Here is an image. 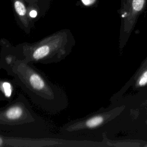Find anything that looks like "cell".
<instances>
[{
  "instance_id": "6da1fadb",
  "label": "cell",
  "mask_w": 147,
  "mask_h": 147,
  "mask_svg": "<svg viewBox=\"0 0 147 147\" xmlns=\"http://www.w3.org/2000/svg\"><path fill=\"white\" fill-rule=\"evenodd\" d=\"M0 44V68L13 78L14 83L34 105L51 114H56L67 107L68 98L62 88L50 82L31 63L18 57L8 41L2 39Z\"/></svg>"
},
{
  "instance_id": "7a4b0ae2",
  "label": "cell",
  "mask_w": 147,
  "mask_h": 147,
  "mask_svg": "<svg viewBox=\"0 0 147 147\" xmlns=\"http://www.w3.org/2000/svg\"><path fill=\"white\" fill-rule=\"evenodd\" d=\"M48 122L36 114L22 94L0 108V134L34 138H52ZM32 138V137H31Z\"/></svg>"
},
{
  "instance_id": "3957f363",
  "label": "cell",
  "mask_w": 147,
  "mask_h": 147,
  "mask_svg": "<svg viewBox=\"0 0 147 147\" xmlns=\"http://www.w3.org/2000/svg\"><path fill=\"white\" fill-rule=\"evenodd\" d=\"M75 42L72 34L59 32L33 43L23 42L13 46V49L18 57L26 62L48 64L64 60Z\"/></svg>"
},
{
  "instance_id": "277c9868",
  "label": "cell",
  "mask_w": 147,
  "mask_h": 147,
  "mask_svg": "<svg viewBox=\"0 0 147 147\" xmlns=\"http://www.w3.org/2000/svg\"><path fill=\"white\" fill-rule=\"evenodd\" d=\"M124 108L123 105L118 106L112 109L99 110L83 118L71 121L62 126L60 129L61 133L71 137L83 131L96 129L119 115Z\"/></svg>"
},
{
  "instance_id": "5b68a950",
  "label": "cell",
  "mask_w": 147,
  "mask_h": 147,
  "mask_svg": "<svg viewBox=\"0 0 147 147\" xmlns=\"http://www.w3.org/2000/svg\"><path fill=\"white\" fill-rule=\"evenodd\" d=\"M147 97V57L124 86L111 99L112 104L122 101H134ZM145 97V98H146Z\"/></svg>"
},
{
  "instance_id": "8992f818",
  "label": "cell",
  "mask_w": 147,
  "mask_h": 147,
  "mask_svg": "<svg viewBox=\"0 0 147 147\" xmlns=\"http://www.w3.org/2000/svg\"><path fill=\"white\" fill-rule=\"evenodd\" d=\"M36 138H30V137H16L13 136L8 137L5 135L0 134V146H29L28 143L30 142H41L47 143L51 146H60L61 141L59 138H44L36 141L31 140Z\"/></svg>"
},
{
  "instance_id": "52a82bcc",
  "label": "cell",
  "mask_w": 147,
  "mask_h": 147,
  "mask_svg": "<svg viewBox=\"0 0 147 147\" xmlns=\"http://www.w3.org/2000/svg\"><path fill=\"white\" fill-rule=\"evenodd\" d=\"M0 90L4 97L10 99L12 97L13 86L8 81H1L0 82Z\"/></svg>"
},
{
  "instance_id": "ba28073f",
  "label": "cell",
  "mask_w": 147,
  "mask_h": 147,
  "mask_svg": "<svg viewBox=\"0 0 147 147\" xmlns=\"http://www.w3.org/2000/svg\"><path fill=\"white\" fill-rule=\"evenodd\" d=\"M120 142H115L114 144L111 143L109 144L108 146H144L143 142H140L139 141H130V140H124L119 141Z\"/></svg>"
},
{
  "instance_id": "9c48e42d",
  "label": "cell",
  "mask_w": 147,
  "mask_h": 147,
  "mask_svg": "<svg viewBox=\"0 0 147 147\" xmlns=\"http://www.w3.org/2000/svg\"><path fill=\"white\" fill-rule=\"evenodd\" d=\"M14 8L17 13L20 16H24L26 14V9L24 5L19 1L14 3Z\"/></svg>"
},
{
  "instance_id": "30bf717a",
  "label": "cell",
  "mask_w": 147,
  "mask_h": 147,
  "mask_svg": "<svg viewBox=\"0 0 147 147\" xmlns=\"http://www.w3.org/2000/svg\"><path fill=\"white\" fill-rule=\"evenodd\" d=\"M145 0H133L132 6L134 11L138 12L142 10Z\"/></svg>"
},
{
  "instance_id": "8fae6325",
  "label": "cell",
  "mask_w": 147,
  "mask_h": 147,
  "mask_svg": "<svg viewBox=\"0 0 147 147\" xmlns=\"http://www.w3.org/2000/svg\"><path fill=\"white\" fill-rule=\"evenodd\" d=\"M82 1L85 5H90L93 3L95 0H82Z\"/></svg>"
},
{
  "instance_id": "7c38bea8",
  "label": "cell",
  "mask_w": 147,
  "mask_h": 147,
  "mask_svg": "<svg viewBox=\"0 0 147 147\" xmlns=\"http://www.w3.org/2000/svg\"><path fill=\"white\" fill-rule=\"evenodd\" d=\"M141 106L144 107L146 110H147V97L142 100V102L141 105Z\"/></svg>"
},
{
  "instance_id": "4fadbf2b",
  "label": "cell",
  "mask_w": 147,
  "mask_h": 147,
  "mask_svg": "<svg viewBox=\"0 0 147 147\" xmlns=\"http://www.w3.org/2000/svg\"><path fill=\"white\" fill-rule=\"evenodd\" d=\"M37 13L36 10H32L29 13V16L32 18H35L37 16Z\"/></svg>"
},
{
  "instance_id": "5bb4252c",
  "label": "cell",
  "mask_w": 147,
  "mask_h": 147,
  "mask_svg": "<svg viewBox=\"0 0 147 147\" xmlns=\"http://www.w3.org/2000/svg\"><path fill=\"white\" fill-rule=\"evenodd\" d=\"M144 146H147V143L145 142V144L144 145Z\"/></svg>"
}]
</instances>
